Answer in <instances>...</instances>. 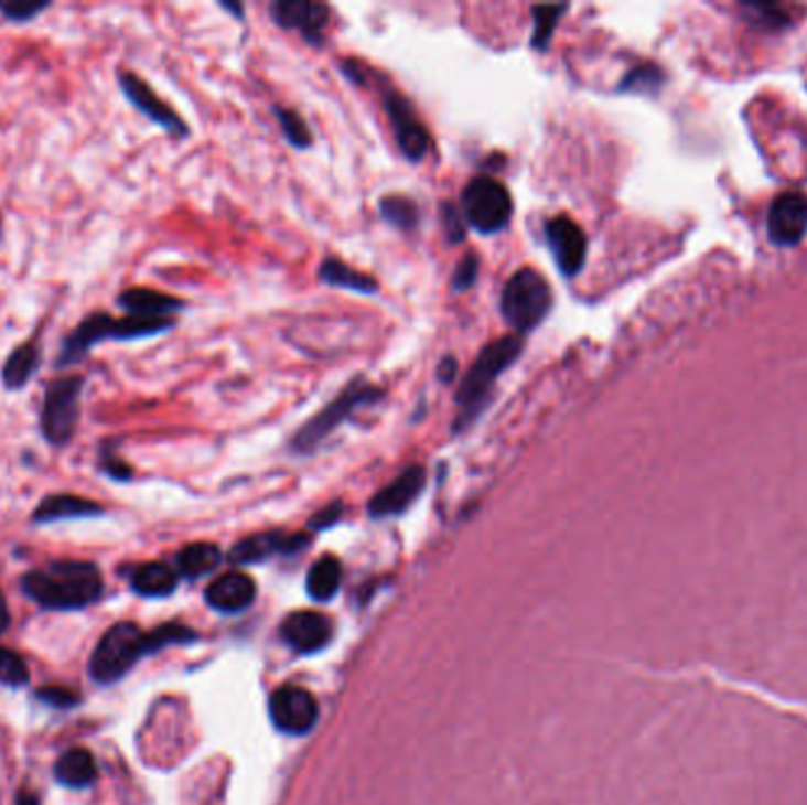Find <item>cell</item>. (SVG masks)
<instances>
[{
	"instance_id": "cell-1",
	"label": "cell",
	"mask_w": 807,
	"mask_h": 805,
	"mask_svg": "<svg viewBox=\"0 0 807 805\" xmlns=\"http://www.w3.org/2000/svg\"><path fill=\"white\" fill-rule=\"evenodd\" d=\"M196 633L180 624H163L149 633L130 622L114 624L95 645L88 659V674L97 685H114L126 678L149 654L168 645L192 643Z\"/></svg>"
},
{
	"instance_id": "cell-2",
	"label": "cell",
	"mask_w": 807,
	"mask_h": 805,
	"mask_svg": "<svg viewBox=\"0 0 807 805\" xmlns=\"http://www.w3.org/2000/svg\"><path fill=\"white\" fill-rule=\"evenodd\" d=\"M22 591L43 610L78 612L103 598L105 581L95 562L62 558L24 572Z\"/></svg>"
},
{
	"instance_id": "cell-3",
	"label": "cell",
	"mask_w": 807,
	"mask_h": 805,
	"mask_svg": "<svg viewBox=\"0 0 807 805\" xmlns=\"http://www.w3.org/2000/svg\"><path fill=\"white\" fill-rule=\"evenodd\" d=\"M175 320H138V316H114L107 310H93L80 316V322L62 335L55 355V372L74 368L88 359L90 352L103 343H130L175 329Z\"/></svg>"
},
{
	"instance_id": "cell-4",
	"label": "cell",
	"mask_w": 807,
	"mask_h": 805,
	"mask_svg": "<svg viewBox=\"0 0 807 805\" xmlns=\"http://www.w3.org/2000/svg\"><path fill=\"white\" fill-rule=\"evenodd\" d=\"M523 350L525 339L517 333L503 335V339H496L482 347L477 359L467 368L459 385L456 395L459 416L456 421H453V432H463L477 421L486 405L492 401V393L498 376L503 372H508V368L519 359V355H523Z\"/></svg>"
},
{
	"instance_id": "cell-5",
	"label": "cell",
	"mask_w": 807,
	"mask_h": 805,
	"mask_svg": "<svg viewBox=\"0 0 807 805\" xmlns=\"http://www.w3.org/2000/svg\"><path fill=\"white\" fill-rule=\"evenodd\" d=\"M88 376L80 372L50 378L43 388L39 432L47 447L66 449L78 434Z\"/></svg>"
},
{
	"instance_id": "cell-6",
	"label": "cell",
	"mask_w": 807,
	"mask_h": 805,
	"mask_svg": "<svg viewBox=\"0 0 807 805\" xmlns=\"http://www.w3.org/2000/svg\"><path fill=\"white\" fill-rule=\"evenodd\" d=\"M552 289L541 272L523 267L517 270L501 291V314L517 335L531 333L544 324L552 310Z\"/></svg>"
},
{
	"instance_id": "cell-7",
	"label": "cell",
	"mask_w": 807,
	"mask_h": 805,
	"mask_svg": "<svg viewBox=\"0 0 807 805\" xmlns=\"http://www.w3.org/2000/svg\"><path fill=\"white\" fill-rule=\"evenodd\" d=\"M378 399H383V390L378 385H372L364 378H355L338 397L329 401L312 421H308L295 432L291 447L300 451V454H308V451H312L316 444H322L335 428L343 426L357 409L374 405Z\"/></svg>"
},
{
	"instance_id": "cell-8",
	"label": "cell",
	"mask_w": 807,
	"mask_h": 805,
	"mask_svg": "<svg viewBox=\"0 0 807 805\" xmlns=\"http://www.w3.org/2000/svg\"><path fill=\"white\" fill-rule=\"evenodd\" d=\"M461 213L465 223L482 232L494 234L501 232L513 217V196L506 184L489 175H477L470 180L461 196Z\"/></svg>"
},
{
	"instance_id": "cell-9",
	"label": "cell",
	"mask_w": 807,
	"mask_h": 805,
	"mask_svg": "<svg viewBox=\"0 0 807 805\" xmlns=\"http://www.w3.org/2000/svg\"><path fill=\"white\" fill-rule=\"evenodd\" d=\"M116 83L126 97V103L138 109L144 119H149L154 126H159L161 130H165L168 136L175 140H184L190 138V126L184 124L182 116L165 103V99L149 86V83L132 69H119L116 74Z\"/></svg>"
},
{
	"instance_id": "cell-10",
	"label": "cell",
	"mask_w": 807,
	"mask_h": 805,
	"mask_svg": "<svg viewBox=\"0 0 807 805\" xmlns=\"http://www.w3.org/2000/svg\"><path fill=\"white\" fill-rule=\"evenodd\" d=\"M45 324L33 331L29 339L20 345H14L8 357L0 364V388L6 393H22L39 376L45 362V341H43Z\"/></svg>"
},
{
	"instance_id": "cell-11",
	"label": "cell",
	"mask_w": 807,
	"mask_h": 805,
	"mask_svg": "<svg viewBox=\"0 0 807 805\" xmlns=\"http://www.w3.org/2000/svg\"><path fill=\"white\" fill-rule=\"evenodd\" d=\"M385 109H388L399 152L411 163L423 161L430 152L432 140H430L428 128L423 126V121L418 119L413 107L409 105V99L397 93H390L388 97H385Z\"/></svg>"
},
{
	"instance_id": "cell-12",
	"label": "cell",
	"mask_w": 807,
	"mask_h": 805,
	"mask_svg": "<svg viewBox=\"0 0 807 805\" xmlns=\"http://www.w3.org/2000/svg\"><path fill=\"white\" fill-rule=\"evenodd\" d=\"M269 713L281 732L308 734L319 718V704L302 687H281L269 701Z\"/></svg>"
},
{
	"instance_id": "cell-13",
	"label": "cell",
	"mask_w": 807,
	"mask_h": 805,
	"mask_svg": "<svg viewBox=\"0 0 807 805\" xmlns=\"http://www.w3.org/2000/svg\"><path fill=\"white\" fill-rule=\"evenodd\" d=\"M546 242L564 277H574L581 272L588 254V242L583 229L571 221V217L567 215L550 217L546 223Z\"/></svg>"
},
{
	"instance_id": "cell-14",
	"label": "cell",
	"mask_w": 807,
	"mask_h": 805,
	"mask_svg": "<svg viewBox=\"0 0 807 805\" xmlns=\"http://www.w3.org/2000/svg\"><path fill=\"white\" fill-rule=\"evenodd\" d=\"M103 515H107V508L95 498L72 492H53L45 494L36 503V508L31 511V525L47 527L57 523H72V519H93Z\"/></svg>"
},
{
	"instance_id": "cell-15",
	"label": "cell",
	"mask_w": 807,
	"mask_h": 805,
	"mask_svg": "<svg viewBox=\"0 0 807 805\" xmlns=\"http://www.w3.org/2000/svg\"><path fill=\"white\" fill-rule=\"evenodd\" d=\"M272 17L279 26L298 31L312 45H322L331 22V10L324 3H312V0H279L272 6Z\"/></svg>"
},
{
	"instance_id": "cell-16",
	"label": "cell",
	"mask_w": 807,
	"mask_h": 805,
	"mask_svg": "<svg viewBox=\"0 0 807 805\" xmlns=\"http://www.w3.org/2000/svg\"><path fill=\"white\" fill-rule=\"evenodd\" d=\"M770 237L779 246L798 244L807 232V194L784 192L772 201L767 213Z\"/></svg>"
},
{
	"instance_id": "cell-17",
	"label": "cell",
	"mask_w": 807,
	"mask_h": 805,
	"mask_svg": "<svg viewBox=\"0 0 807 805\" xmlns=\"http://www.w3.org/2000/svg\"><path fill=\"white\" fill-rule=\"evenodd\" d=\"M423 486H426V468L411 465L388 486H383V490L372 498V503H368V513H372V517L401 515L420 496Z\"/></svg>"
},
{
	"instance_id": "cell-18",
	"label": "cell",
	"mask_w": 807,
	"mask_h": 805,
	"mask_svg": "<svg viewBox=\"0 0 807 805\" xmlns=\"http://www.w3.org/2000/svg\"><path fill=\"white\" fill-rule=\"evenodd\" d=\"M114 303L126 316H138V320H173L184 310V300L149 287H128L116 296Z\"/></svg>"
},
{
	"instance_id": "cell-19",
	"label": "cell",
	"mask_w": 807,
	"mask_h": 805,
	"mask_svg": "<svg viewBox=\"0 0 807 805\" xmlns=\"http://www.w3.org/2000/svg\"><path fill=\"white\" fill-rule=\"evenodd\" d=\"M281 638L298 652H319L331 638V624L319 612H295L281 624Z\"/></svg>"
},
{
	"instance_id": "cell-20",
	"label": "cell",
	"mask_w": 807,
	"mask_h": 805,
	"mask_svg": "<svg viewBox=\"0 0 807 805\" xmlns=\"http://www.w3.org/2000/svg\"><path fill=\"white\" fill-rule=\"evenodd\" d=\"M256 598V583L241 572H227L217 577L206 589V602L225 614H234L246 610Z\"/></svg>"
},
{
	"instance_id": "cell-21",
	"label": "cell",
	"mask_w": 807,
	"mask_h": 805,
	"mask_svg": "<svg viewBox=\"0 0 807 805\" xmlns=\"http://www.w3.org/2000/svg\"><path fill=\"white\" fill-rule=\"evenodd\" d=\"M308 544L305 534H258V536H248L241 544H237L232 548L229 558L234 562H260L275 552H291L298 550Z\"/></svg>"
},
{
	"instance_id": "cell-22",
	"label": "cell",
	"mask_w": 807,
	"mask_h": 805,
	"mask_svg": "<svg viewBox=\"0 0 807 805\" xmlns=\"http://www.w3.org/2000/svg\"><path fill=\"white\" fill-rule=\"evenodd\" d=\"M55 780L66 786V790H88L97 780L95 756L83 747L64 751L55 763Z\"/></svg>"
},
{
	"instance_id": "cell-23",
	"label": "cell",
	"mask_w": 807,
	"mask_h": 805,
	"mask_svg": "<svg viewBox=\"0 0 807 805\" xmlns=\"http://www.w3.org/2000/svg\"><path fill=\"white\" fill-rule=\"evenodd\" d=\"M177 572L165 562H144L132 569L130 586L142 598H165L177 589Z\"/></svg>"
},
{
	"instance_id": "cell-24",
	"label": "cell",
	"mask_w": 807,
	"mask_h": 805,
	"mask_svg": "<svg viewBox=\"0 0 807 805\" xmlns=\"http://www.w3.org/2000/svg\"><path fill=\"white\" fill-rule=\"evenodd\" d=\"M319 279L329 287H338V289H347L355 293H364V296H374L378 293V281L374 277H368L359 270H355L352 265H345L335 258H326L319 267Z\"/></svg>"
},
{
	"instance_id": "cell-25",
	"label": "cell",
	"mask_w": 807,
	"mask_h": 805,
	"mask_svg": "<svg viewBox=\"0 0 807 805\" xmlns=\"http://www.w3.org/2000/svg\"><path fill=\"white\" fill-rule=\"evenodd\" d=\"M223 556H220V548H217L215 544H190L184 546L177 558H175V565H177V575L180 577H187V579H198V577H206L211 575L213 569L220 565Z\"/></svg>"
},
{
	"instance_id": "cell-26",
	"label": "cell",
	"mask_w": 807,
	"mask_h": 805,
	"mask_svg": "<svg viewBox=\"0 0 807 805\" xmlns=\"http://www.w3.org/2000/svg\"><path fill=\"white\" fill-rule=\"evenodd\" d=\"M343 565L333 556L319 558L308 575V591L314 600H329L341 589Z\"/></svg>"
},
{
	"instance_id": "cell-27",
	"label": "cell",
	"mask_w": 807,
	"mask_h": 805,
	"mask_svg": "<svg viewBox=\"0 0 807 805\" xmlns=\"http://www.w3.org/2000/svg\"><path fill=\"white\" fill-rule=\"evenodd\" d=\"M119 438H107L97 444L95 468L99 475H105L111 482H130L134 477L132 465L119 454Z\"/></svg>"
},
{
	"instance_id": "cell-28",
	"label": "cell",
	"mask_w": 807,
	"mask_h": 805,
	"mask_svg": "<svg viewBox=\"0 0 807 805\" xmlns=\"http://www.w3.org/2000/svg\"><path fill=\"white\" fill-rule=\"evenodd\" d=\"M50 10H53V0H0V17L17 26H29Z\"/></svg>"
},
{
	"instance_id": "cell-29",
	"label": "cell",
	"mask_w": 807,
	"mask_h": 805,
	"mask_svg": "<svg viewBox=\"0 0 807 805\" xmlns=\"http://www.w3.org/2000/svg\"><path fill=\"white\" fill-rule=\"evenodd\" d=\"M380 215L397 229H413L418 225V208L409 196L390 194L380 198Z\"/></svg>"
},
{
	"instance_id": "cell-30",
	"label": "cell",
	"mask_w": 807,
	"mask_h": 805,
	"mask_svg": "<svg viewBox=\"0 0 807 805\" xmlns=\"http://www.w3.org/2000/svg\"><path fill=\"white\" fill-rule=\"evenodd\" d=\"M569 8L567 6H538L531 10L534 14V33H531V45L538 47V50H546L550 39H552V31L555 26H558L560 17L567 12Z\"/></svg>"
},
{
	"instance_id": "cell-31",
	"label": "cell",
	"mask_w": 807,
	"mask_h": 805,
	"mask_svg": "<svg viewBox=\"0 0 807 805\" xmlns=\"http://www.w3.org/2000/svg\"><path fill=\"white\" fill-rule=\"evenodd\" d=\"M29 666L22 654L0 645V683L8 687H24L29 685Z\"/></svg>"
},
{
	"instance_id": "cell-32",
	"label": "cell",
	"mask_w": 807,
	"mask_h": 805,
	"mask_svg": "<svg viewBox=\"0 0 807 805\" xmlns=\"http://www.w3.org/2000/svg\"><path fill=\"white\" fill-rule=\"evenodd\" d=\"M277 119H279V126L283 130L286 140H289L295 149H308L312 144V132H310V126L302 121V116L291 111V109H281L277 107Z\"/></svg>"
},
{
	"instance_id": "cell-33",
	"label": "cell",
	"mask_w": 807,
	"mask_h": 805,
	"mask_svg": "<svg viewBox=\"0 0 807 805\" xmlns=\"http://www.w3.org/2000/svg\"><path fill=\"white\" fill-rule=\"evenodd\" d=\"M36 699L47 704V707L62 709V711L76 709L80 704V695L69 690V687H41V690L36 693Z\"/></svg>"
},
{
	"instance_id": "cell-34",
	"label": "cell",
	"mask_w": 807,
	"mask_h": 805,
	"mask_svg": "<svg viewBox=\"0 0 807 805\" xmlns=\"http://www.w3.org/2000/svg\"><path fill=\"white\" fill-rule=\"evenodd\" d=\"M477 275H480V258L475 254H465L456 267V272H453V289L459 291L470 289L477 281Z\"/></svg>"
},
{
	"instance_id": "cell-35",
	"label": "cell",
	"mask_w": 807,
	"mask_h": 805,
	"mask_svg": "<svg viewBox=\"0 0 807 805\" xmlns=\"http://www.w3.org/2000/svg\"><path fill=\"white\" fill-rule=\"evenodd\" d=\"M442 227L451 244H459L465 239V217L456 206H451V204L442 206Z\"/></svg>"
},
{
	"instance_id": "cell-36",
	"label": "cell",
	"mask_w": 807,
	"mask_h": 805,
	"mask_svg": "<svg viewBox=\"0 0 807 805\" xmlns=\"http://www.w3.org/2000/svg\"><path fill=\"white\" fill-rule=\"evenodd\" d=\"M341 513H343V506H341V503H333V506L324 508L322 513H319V515H314V517H312V527H319V529H324V527L333 525V523H335V519H338V517H341Z\"/></svg>"
},
{
	"instance_id": "cell-37",
	"label": "cell",
	"mask_w": 807,
	"mask_h": 805,
	"mask_svg": "<svg viewBox=\"0 0 807 805\" xmlns=\"http://www.w3.org/2000/svg\"><path fill=\"white\" fill-rule=\"evenodd\" d=\"M456 372H459V364L453 357L442 359L440 366H437V376H440V380H444V383H451L453 378H456Z\"/></svg>"
},
{
	"instance_id": "cell-38",
	"label": "cell",
	"mask_w": 807,
	"mask_h": 805,
	"mask_svg": "<svg viewBox=\"0 0 807 805\" xmlns=\"http://www.w3.org/2000/svg\"><path fill=\"white\" fill-rule=\"evenodd\" d=\"M8 629H10V610H8V600H6L3 591H0V635H3Z\"/></svg>"
},
{
	"instance_id": "cell-39",
	"label": "cell",
	"mask_w": 807,
	"mask_h": 805,
	"mask_svg": "<svg viewBox=\"0 0 807 805\" xmlns=\"http://www.w3.org/2000/svg\"><path fill=\"white\" fill-rule=\"evenodd\" d=\"M17 805H41V803H39V798H36V796H33V794H29V792H22L20 796H17Z\"/></svg>"
},
{
	"instance_id": "cell-40",
	"label": "cell",
	"mask_w": 807,
	"mask_h": 805,
	"mask_svg": "<svg viewBox=\"0 0 807 805\" xmlns=\"http://www.w3.org/2000/svg\"><path fill=\"white\" fill-rule=\"evenodd\" d=\"M3 227H6V217H3V208H0V239H3Z\"/></svg>"
}]
</instances>
